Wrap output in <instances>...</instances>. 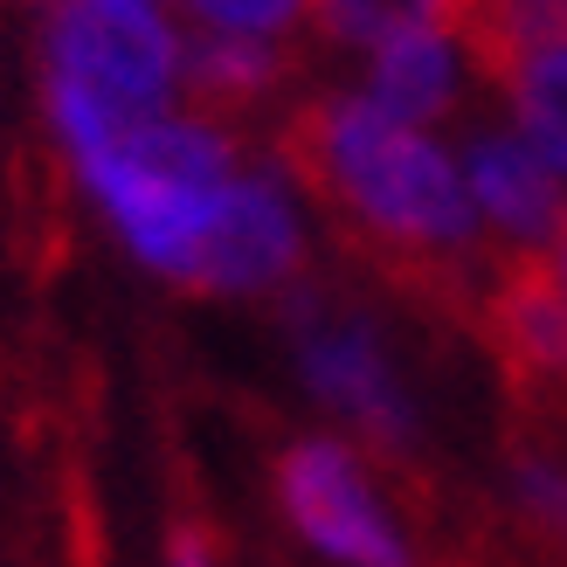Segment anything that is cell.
Segmentation results:
<instances>
[{
	"label": "cell",
	"instance_id": "16",
	"mask_svg": "<svg viewBox=\"0 0 567 567\" xmlns=\"http://www.w3.org/2000/svg\"><path fill=\"white\" fill-rule=\"evenodd\" d=\"M547 270H554V284H560V298H567V229L554 236V249H547Z\"/></svg>",
	"mask_w": 567,
	"mask_h": 567
},
{
	"label": "cell",
	"instance_id": "8",
	"mask_svg": "<svg viewBox=\"0 0 567 567\" xmlns=\"http://www.w3.org/2000/svg\"><path fill=\"white\" fill-rule=\"evenodd\" d=\"M477 319L492 347L526 394L567 402V298L547 270V257H505L477 284Z\"/></svg>",
	"mask_w": 567,
	"mask_h": 567
},
{
	"label": "cell",
	"instance_id": "12",
	"mask_svg": "<svg viewBox=\"0 0 567 567\" xmlns=\"http://www.w3.org/2000/svg\"><path fill=\"white\" fill-rule=\"evenodd\" d=\"M505 505L540 547L567 554V443L519 436L513 457H505Z\"/></svg>",
	"mask_w": 567,
	"mask_h": 567
},
{
	"label": "cell",
	"instance_id": "15",
	"mask_svg": "<svg viewBox=\"0 0 567 567\" xmlns=\"http://www.w3.org/2000/svg\"><path fill=\"white\" fill-rule=\"evenodd\" d=\"M166 567H221L215 540L202 526H174V540H166Z\"/></svg>",
	"mask_w": 567,
	"mask_h": 567
},
{
	"label": "cell",
	"instance_id": "17",
	"mask_svg": "<svg viewBox=\"0 0 567 567\" xmlns=\"http://www.w3.org/2000/svg\"><path fill=\"white\" fill-rule=\"evenodd\" d=\"M97 8H159V0H97Z\"/></svg>",
	"mask_w": 567,
	"mask_h": 567
},
{
	"label": "cell",
	"instance_id": "9",
	"mask_svg": "<svg viewBox=\"0 0 567 567\" xmlns=\"http://www.w3.org/2000/svg\"><path fill=\"white\" fill-rule=\"evenodd\" d=\"M471 83H485V70H477V49L457 21L443 28H415V35H394L381 49H367V83L360 97L388 111V118L402 125H422L436 132L443 118H457Z\"/></svg>",
	"mask_w": 567,
	"mask_h": 567
},
{
	"label": "cell",
	"instance_id": "5",
	"mask_svg": "<svg viewBox=\"0 0 567 567\" xmlns=\"http://www.w3.org/2000/svg\"><path fill=\"white\" fill-rule=\"evenodd\" d=\"M298 381L360 450H415L422 409L394 347L353 311H298Z\"/></svg>",
	"mask_w": 567,
	"mask_h": 567
},
{
	"label": "cell",
	"instance_id": "13",
	"mask_svg": "<svg viewBox=\"0 0 567 567\" xmlns=\"http://www.w3.org/2000/svg\"><path fill=\"white\" fill-rule=\"evenodd\" d=\"M305 21L332 49H381L415 28L464 21V0H305Z\"/></svg>",
	"mask_w": 567,
	"mask_h": 567
},
{
	"label": "cell",
	"instance_id": "4",
	"mask_svg": "<svg viewBox=\"0 0 567 567\" xmlns=\"http://www.w3.org/2000/svg\"><path fill=\"white\" fill-rule=\"evenodd\" d=\"M277 513L291 540L326 567H415V526L388 498L374 457L353 436H298L270 464Z\"/></svg>",
	"mask_w": 567,
	"mask_h": 567
},
{
	"label": "cell",
	"instance_id": "3",
	"mask_svg": "<svg viewBox=\"0 0 567 567\" xmlns=\"http://www.w3.org/2000/svg\"><path fill=\"white\" fill-rule=\"evenodd\" d=\"M76 174L138 264L174 277V284H194V257H202V243L215 229L221 202H229L243 159L215 118L159 111V118L118 132Z\"/></svg>",
	"mask_w": 567,
	"mask_h": 567
},
{
	"label": "cell",
	"instance_id": "1",
	"mask_svg": "<svg viewBox=\"0 0 567 567\" xmlns=\"http://www.w3.org/2000/svg\"><path fill=\"white\" fill-rule=\"evenodd\" d=\"M291 174L326 202V215L394 277H436V284H485L505 264L477 229V208L464 194V166L436 132L402 125L374 111L360 91L311 97L284 125Z\"/></svg>",
	"mask_w": 567,
	"mask_h": 567
},
{
	"label": "cell",
	"instance_id": "7",
	"mask_svg": "<svg viewBox=\"0 0 567 567\" xmlns=\"http://www.w3.org/2000/svg\"><path fill=\"white\" fill-rule=\"evenodd\" d=\"M305 264V221H298V202L291 187L264 166H243L229 202H221L215 229L202 243V257H194V284L202 291H277V284H291Z\"/></svg>",
	"mask_w": 567,
	"mask_h": 567
},
{
	"label": "cell",
	"instance_id": "10",
	"mask_svg": "<svg viewBox=\"0 0 567 567\" xmlns=\"http://www.w3.org/2000/svg\"><path fill=\"white\" fill-rule=\"evenodd\" d=\"M485 83L505 104V125L567 181V42H540V49L505 55V63L485 70Z\"/></svg>",
	"mask_w": 567,
	"mask_h": 567
},
{
	"label": "cell",
	"instance_id": "6",
	"mask_svg": "<svg viewBox=\"0 0 567 567\" xmlns=\"http://www.w3.org/2000/svg\"><path fill=\"white\" fill-rule=\"evenodd\" d=\"M464 194L477 208V229L498 257H547L554 236L567 229V181L526 146L513 125H477L457 146Z\"/></svg>",
	"mask_w": 567,
	"mask_h": 567
},
{
	"label": "cell",
	"instance_id": "11",
	"mask_svg": "<svg viewBox=\"0 0 567 567\" xmlns=\"http://www.w3.org/2000/svg\"><path fill=\"white\" fill-rule=\"evenodd\" d=\"M284 42H243V35H194L187 42V83L215 111H249L277 91Z\"/></svg>",
	"mask_w": 567,
	"mask_h": 567
},
{
	"label": "cell",
	"instance_id": "2",
	"mask_svg": "<svg viewBox=\"0 0 567 567\" xmlns=\"http://www.w3.org/2000/svg\"><path fill=\"white\" fill-rule=\"evenodd\" d=\"M187 83V42L159 8H97L55 0L42 35V97L55 146L83 166L118 132L159 118Z\"/></svg>",
	"mask_w": 567,
	"mask_h": 567
},
{
	"label": "cell",
	"instance_id": "14",
	"mask_svg": "<svg viewBox=\"0 0 567 567\" xmlns=\"http://www.w3.org/2000/svg\"><path fill=\"white\" fill-rule=\"evenodd\" d=\"M194 35H243V42H284L305 21V0H181Z\"/></svg>",
	"mask_w": 567,
	"mask_h": 567
}]
</instances>
